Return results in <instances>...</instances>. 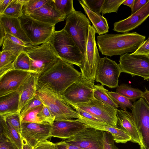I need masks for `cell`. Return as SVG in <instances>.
<instances>
[{
    "instance_id": "34",
    "label": "cell",
    "mask_w": 149,
    "mask_h": 149,
    "mask_svg": "<svg viewBox=\"0 0 149 149\" xmlns=\"http://www.w3.org/2000/svg\"><path fill=\"white\" fill-rule=\"evenodd\" d=\"M43 105L35 108L28 112L21 120V123H32L47 124L42 121L38 116Z\"/></svg>"
},
{
    "instance_id": "33",
    "label": "cell",
    "mask_w": 149,
    "mask_h": 149,
    "mask_svg": "<svg viewBox=\"0 0 149 149\" xmlns=\"http://www.w3.org/2000/svg\"><path fill=\"white\" fill-rule=\"evenodd\" d=\"M49 0H26L22 9L23 13L29 15L46 4Z\"/></svg>"
},
{
    "instance_id": "24",
    "label": "cell",
    "mask_w": 149,
    "mask_h": 149,
    "mask_svg": "<svg viewBox=\"0 0 149 149\" xmlns=\"http://www.w3.org/2000/svg\"><path fill=\"white\" fill-rule=\"evenodd\" d=\"M19 100L18 91L0 97V116L18 113Z\"/></svg>"
},
{
    "instance_id": "5",
    "label": "cell",
    "mask_w": 149,
    "mask_h": 149,
    "mask_svg": "<svg viewBox=\"0 0 149 149\" xmlns=\"http://www.w3.org/2000/svg\"><path fill=\"white\" fill-rule=\"evenodd\" d=\"M25 51L30 61V71L40 74L55 64L60 59L48 41L41 45L27 48Z\"/></svg>"
},
{
    "instance_id": "21",
    "label": "cell",
    "mask_w": 149,
    "mask_h": 149,
    "mask_svg": "<svg viewBox=\"0 0 149 149\" xmlns=\"http://www.w3.org/2000/svg\"><path fill=\"white\" fill-rule=\"evenodd\" d=\"M117 126L127 132L131 137V141L141 145V139L135 124L132 113L117 109Z\"/></svg>"
},
{
    "instance_id": "1",
    "label": "cell",
    "mask_w": 149,
    "mask_h": 149,
    "mask_svg": "<svg viewBox=\"0 0 149 149\" xmlns=\"http://www.w3.org/2000/svg\"><path fill=\"white\" fill-rule=\"evenodd\" d=\"M81 77V73L73 65L60 59L38 75V83L59 96Z\"/></svg>"
},
{
    "instance_id": "13",
    "label": "cell",
    "mask_w": 149,
    "mask_h": 149,
    "mask_svg": "<svg viewBox=\"0 0 149 149\" xmlns=\"http://www.w3.org/2000/svg\"><path fill=\"white\" fill-rule=\"evenodd\" d=\"M121 71L119 64L107 57L100 58L97 68L95 80L112 88H117Z\"/></svg>"
},
{
    "instance_id": "41",
    "label": "cell",
    "mask_w": 149,
    "mask_h": 149,
    "mask_svg": "<svg viewBox=\"0 0 149 149\" xmlns=\"http://www.w3.org/2000/svg\"><path fill=\"white\" fill-rule=\"evenodd\" d=\"M42 105L43 103L36 96L21 110L20 113L21 120L28 112L35 108Z\"/></svg>"
},
{
    "instance_id": "29",
    "label": "cell",
    "mask_w": 149,
    "mask_h": 149,
    "mask_svg": "<svg viewBox=\"0 0 149 149\" xmlns=\"http://www.w3.org/2000/svg\"><path fill=\"white\" fill-rule=\"evenodd\" d=\"M108 91V90L105 88L102 85L98 84L93 85L94 98L117 109L119 107L109 96Z\"/></svg>"
},
{
    "instance_id": "42",
    "label": "cell",
    "mask_w": 149,
    "mask_h": 149,
    "mask_svg": "<svg viewBox=\"0 0 149 149\" xmlns=\"http://www.w3.org/2000/svg\"><path fill=\"white\" fill-rule=\"evenodd\" d=\"M103 142L104 149H119L111 134L108 132L103 131Z\"/></svg>"
},
{
    "instance_id": "30",
    "label": "cell",
    "mask_w": 149,
    "mask_h": 149,
    "mask_svg": "<svg viewBox=\"0 0 149 149\" xmlns=\"http://www.w3.org/2000/svg\"><path fill=\"white\" fill-rule=\"evenodd\" d=\"M25 1L13 0L1 15L19 18L23 15L22 9Z\"/></svg>"
},
{
    "instance_id": "23",
    "label": "cell",
    "mask_w": 149,
    "mask_h": 149,
    "mask_svg": "<svg viewBox=\"0 0 149 149\" xmlns=\"http://www.w3.org/2000/svg\"><path fill=\"white\" fill-rule=\"evenodd\" d=\"M0 24L3 27L6 33L26 43L33 45L24 30L18 18L0 15Z\"/></svg>"
},
{
    "instance_id": "6",
    "label": "cell",
    "mask_w": 149,
    "mask_h": 149,
    "mask_svg": "<svg viewBox=\"0 0 149 149\" xmlns=\"http://www.w3.org/2000/svg\"><path fill=\"white\" fill-rule=\"evenodd\" d=\"M63 29L71 36L84 55L88 41L89 20L81 11L74 10L66 19Z\"/></svg>"
},
{
    "instance_id": "35",
    "label": "cell",
    "mask_w": 149,
    "mask_h": 149,
    "mask_svg": "<svg viewBox=\"0 0 149 149\" xmlns=\"http://www.w3.org/2000/svg\"><path fill=\"white\" fill-rule=\"evenodd\" d=\"M125 0H104L102 9V15L113 12L117 13L119 7Z\"/></svg>"
},
{
    "instance_id": "14",
    "label": "cell",
    "mask_w": 149,
    "mask_h": 149,
    "mask_svg": "<svg viewBox=\"0 0 149 149\" xmlns=\"http://www.w3.org/2000/svg\"><path fill=\"white\" fill-rule=\"evenodd\" d=\"M103 131L87 127L65 141L84 149H104Z\"/></svg>"
},
{
    "instance_id": "12",
    "label": "cell",
    "mask_w": 149,
    "mask_h": 149,
    "mask_svg": "<svg viewBox=\"0 0 149 149\" xmlns=\"http://www.w3.org/2000/svg\"><path fill=\"white\" fill-rule=\"evenodd\" d=\"M133 104L132 113L141 137L140 149H149V106L142 97Z\"/></svg>"
},
{
    "instance_id": "49",
    "label": "cell",
    "mask_w": 149,
    "mask_h": 149,
    "mask_svg": "<svg viewBox=\"0 0 149 149\" xmlns=\"http://www.w3.org/2000/svg\"><path fill=\"white\" fill-rule=\"evenodd\" d=\"M6 32L3 26L0 24V46L2 45L3 41L6 36Z\"/></svg>"
},
{
    "instance_id": "11",
    "label": "cell",
    "mask_w": 149,
    "mask_h": 149,
    "mask_svg": "<svg viewBox=\"0 0 149 149\" xmlns=\"http://www.w3.org/2000/svg\"><path fill=\"white\" fill-rule=\"evenodd\" d=\"M95 81L81 77L70 86L60 97L64 102L74 104L88 102L94 98Z\"/></svg>"
},
{
    "instance_id": "15",
    "label": "cell",
    "mask_w": 149,
    "mask_h": 149,
    "mask_svg": "<svg viewBox=\"0 0 149 149\" xmlns=\"http://www.w3.org/2000/svg\"><path fill=\"white\" fill-rule=\"evenodd\" d=\"M21 135L33 147L38 143L52 137L51 125L32 123H21Z\"/></svg>"
},
{
    "instance_id": "3",
    "label": "cell",
    "mask_w": 149,
    "mask_h": 149,
    "mask_svg": "<svg viewBox=\"0 0 149 149\" xmlns=\"http://www.w3.org/2000/svg\"><path fill=\"white\" fill-rule=\"evenodd\" d=\"M48 41L60 59L79 67L82 65L83 54L71 36L63 28L55 31Z\"/></svg>"
},
{
    "instance_id": "51",
    "label": "cell",
    "mask_w": 149,
    "mask_h": 149,
    "mask_svg": "<svg viewBox=\"0 0 149 149\" xmlns=\"http://www.w3.org/2000/svg\"><path fill=\"white\" fill-rule=\"evenodd\" d=\"M149 106V90L145 88V91H144L142 97Z\"/></svg>"
},
{
    "instance_id": "39",
    "label": "cell",
    "mask_w": 149,
    "mask_h": 149,
    "mask_svg": "<svg viewBox=\"0 0 149 149\" xmlns=\"http://www.w3.org/2000/svg\"><path fill=\"white\" fill-rule=\"evenodd\" d=\"M38 116L41 120L47 124L51 125L55 120L54 115L52 113L48 108L43 104V107L38 114Z\"/></svg>"
},
{
    "instance_id": "10",
    "label": "cell",
    "mask_w": 149,
    "mask_h": 149,
    "mask_svg": "<svg viewBox=\"0 0 149 149\" xmlns=\"http://www.w3.org/2000/svg\"><path fill=\"white\" fill-rule=\"evenodd\" d=\"M119 65L121 72L149 79V55L126 53L120 57Z\"/></svg>"
},
{
    "instance_id": "2",
    "label": "cell",
    "mask_w": 149,
    "mask_h": 149,
    "mask_svg": "<svg viewBox=\"0 0 149 149\" xmlns=\"http://www.w3.org/2000/svg\"><path fill=\"white\" fill-rule=\"evenodd\" d=\"M146 37L136 32L106 34L97 37V43L102 55L111 56L135 52Z\"/></svg>"
},
{
    "instance_id": "20",
    "label": "cell",
    "mask_w": 149,
    "mask_h": 149,
    "mask_svg": "<svg viewBox=\"0 0 149 149\" xmlns=\"http://www.w3.org/2000/svg\"><path fill=\"white\" fill-rule=\"evenodd\" d=\"M149 16V1L142 8L127 18L114 24L113 30L126 33L140 25Z\"/></svg>"
},
{
    "instance_id": "32",
    "label": "cell",
    "mask_w": 149,
    "mask_h": 149,
    "mask_svg": "<svg viewBox=\"0 0 149 149\" xmlns=\"http://www.w3.org/2000/svg\"><path fill=\"white\" fill-rule=\"evenodd\" d=\"M108 93L114 103L123 110L126 111L127 108L132 110L133 104L127 98L116 92L108 91Z\"/></svg>"
},
{
    "instance_id": "37",
    "label": "cell",
    "mask_w": 149,
    "mask_h": 149,
    "mask_svg": "<svg viewBox=\"0 0 149 149\" xmlns=\"http://www.w3.org/2000/svg\"><path fill=\"white\" fill-rule=\"evenodd\" d=\"M1 51H13L18 54L29 48L22 46L11 40L6 36L3 41Z\"/></svg>"
},
{
    "instance_id": "48",
    "label": "cell",
    "mask_w": 149,
    "mask_h": 149,
    "mask_svg": "<svg viewBox=\"0 0 149 149\" xmlns=\"http://www.w3.org/2000/svg\"><path fill=\"white\" fill-rule=\"evenodd\" d=\"M13 0H0V15H1Z\"/></svg>"
},
{
    "instance_id": "27",
    "label": "cell",
    "mask_w": 149,
    "mask_h": 149,
    "mask_svg": "<svg viewBox=\"0 0 149 149\" xmlns=\"http://www.w3.org/2000/svg\"><path fill=\"white\" fill-rule=\"evenodd\" d=\"M18 54L10 51H1L0 57V77L14 70L13 64Z\"/></svg>"
},
{
    "instance_id": "40",
    "label": "cell",
    "mask_w": 149,
    "mask_h": 149,
    "mask_svg": "<svg viewBox=\"0 0 149 149\" xmlns=\"http://www.w3.org/2000/svg\"><path fill=\"white\" fill-rule=\"evenodd\" d=\"M1 116L21 134L22 123L19 113H17Z\"/></svg>"
},
{
    "instance_id": "22",
    "label": "cell",
    "mask_w": 149,
    "mask_h": 149,
    "mask_svg": "<svg viewBox=\"0 0 149 149\" xmlns=\"http://www.w3.org/2000/svg\"><path fill=\"white\" fill-rule=\"evenodd\" d=\"M38 74L31 73L19 88L20 100L18 113L37 96Z\"/></svg>"
},
{
    "instance_id": "18",
    "label": "cell",
    "mask_w": 149,
    "mask_h": 149,
    "mask_svg": "<svg viewBox=\"0 0 149 149\" xmlns=\"http://www.w3.org/2000/svg\"><path fill=\"white\" fill-rule=\"evenodd\" d=\"M28 15L36 20L54 26L58 23L63 21L67 17L58 10L53 0H49L45 5Z\"/></svg>"
},
{
    "instance_id": "50",
    "label": "cell",
    "mask_w": 149,
    "mask_h": 149,
    "mask_svg": "<svg viewBox=\"0 0 149 149\" xmlns=\"http://www.w3.org/2000/svg\"><path fill=\"white\" fill-rule=\"evenodd\" d=\"M22 149H33V147L29 144L26 141L22 136Z\"/></svg>"
},
{
    "instance_id": "19",
    "label": "cell",
    "mask_w": 149,
    "mask_h": 149,
    "mask_svg": "<svg viewBox=\"0 0 149 149\" xmlns=\"http://www.w3.org/2000/svg\"><path fill=\"white\" fill-rule=\"evenodd\" d=\"M78 119L85 124L88 127L93 128L103 131L110 133L116 143H126L131 140V136L120 127H113L100 120L90 119L80 115Z\"/></svg>"
},
{
    "instance_id": "52",
    "label": "cell",
    "mask_w": 149,
    "mask_h": 149,
    "mask_svg": "<svg viewBox=\"0 0 149 149\" xmlns=\"http://www.w3.org/2000/svg\"><path fill=\"white\" fill-rule=\"evenodd\" d=\"M134 0H125L122 4L127 6L132 9L134 5Z\"/></svg>"
},
{
    "instance_id": "46",
    "label": "cell",
    "mask_w": 149,
    "mask_h": 149,
    "mask_svg": "<svg viewBox=\"0 0 149 149\" xmlns=\"http://www.w3.org/2000/svg\"><path fill=\"white\" fill-rule=\"evenodd\" d=\"M57 149H84L67 143L65 140L55 143Z\"/></svg>"
},
{
    "instance_id": "47",
    "label": "cell",
    "mask_w": 149,
    "mask_h": 149,
    "mask_svg": "<svg viewBox=\"0 0 149 149\" xmlns=\"http://www.w3.org/2000/svg\"><path fill=\"white\" fill-rule=\"evenodd\" d=\"M149 1V0H134L131 15L136 12L143 7Z\"/></svg>"
},
{
    "instance_id": "53",
    "label": "cell",
    "mask_w": 149,
    "mask_h": 149,
    "mask_svg": "<svg viewBox=\"0 0 149 149\" xmlns=\"http://www.w3.org/2000/svg\"><path fill=\"white\" fill-rule=\"evenodd\" d=\"M55 149H57V148L55 147Z\"/></svg>"
},
{
    "instance_id": "17",
    "label": "cell",
    "mask_w": 149,
    "mask_h": 149,
    "mask_svg": "<svg viewBox=\"0 0 149 149\" xmlns=\"http://www.w3.org/2000/svg\"><path fill=\"white\" fill-rule=\"evenodd\" d=\"M31 73L13 70L0 77V97L18 91Z\"/></svg>"
},
{
    "instance_id": "31",
    "label": "cell",
    "mask_w": 149,
    "mask_h": 149,
    "mask_svg": "<svg viewBox=\"0 0 149 149\" xmlns=\"http://www.w3.org/2000/svg\"><path fill=\"white\" fill-rule=\"evenodd\" d=\"M13 67L14 70L31 72L30 58L25 51L21 52L17 56L14 62Z\"/></svg>"
},
{
    "instance_id": "25",
    "label": "cell",
    "mask_w": 149,
    "mask_h": 149,
    "mask_svg": "<svg viewBox=\"0 0 149 149\" xmlns=\"http://www.w3.org/2000/svg\"><path fill=\"white\" fill-rule=\"evenodd\" d=\"M78 1L83 8L89 19L92 23V26L96 33L99 35L107 33L109 31V26L106 18L100 14H98L88 9L80 0Z\"/></svg>"
},
{
    "instance_id": "16",
    "label": "cell",
    "mask_w": 149,
    "mask_h": 149,
    "mask_svg": "<svg viewBox=\"0 0 149 149\" xmlns=\"http://www.w3.org/2000/svg\"><path fill=\"white\" fill-rule=\"evenodd\" d=\"M52 137L66 140L72 138L81 131L88 127L78 119H55L51 125Z\"/></svg>"
},
{
    "instance_id": "9",
    "label": "cell",
    "mask_w": 149,
    "mask_h": 149,
    "mask_svg": "<svg viewBox=\"0 0 149 149\" xmlns=\"http://www.w3.org/2000/svg\"><path fill=\"white\" fill-rule=\"evenodd\" d=\"M64 102L72 108H77L88 113L101 121L113 127L117 126L116 115L117 109L95 98L88 102L84 103L74 104Z\"/></svg>"
},
{
    "instance_id": "26",
    "label": "cell",
    "mask_w": 149,
    "mask_h": 149,
    "mask_svg": "<svg viewBox=\"0 0 149 149\" xmlns=\"http://www.w3.org/2000/svg\"><path fill=\"white\" fill-rule=\"evenodd\" d=\"M0 132L14 144L18 149H22L21 134L3 117L0 116Z\"/></svg>"
},
{
    "instance_id": "43",
    "label": "cell",
    "mask_w": 149,
    "mask_h": 149,
    "mask_svg": "<svg viewBox=\"0 0 149 149\" xmlns=\"http://www.w3.org/2000/svg\"><path fill=\"white\" fill-rule=\"evenodd\" d=\"M0 149H18L16 146L2 133L0 134Z\"/></svg>"
},
{
    "instance_id": "8",
    "label": "cell",
    "mask_w": 149,
    "mask_h": 149,
    "mask_svg": "<svg viewBox=\"0 0 149 149\" xmlns=\"http://www.w3.org/2000/svg\"><path fill=\"white\" fill-rule=\"evenodd\" d=\"M96 33L93 26L91 25H89L86 50L82 64L79 67L82 77L94 81L97 68L101 58L95 39Z\"/></svg>"
},
{
    "instance_id": "36",
    "label": "cell",
    "mask_w": 149,
    "mask_h": 149,
    "mask_svg": "<svg viewBox=\"0 0 149 149\" xmlns=\"http://www.w3.org/2000/svg\"><path fill=\"white\" fill-rule=\"evenodd\" d=\"M58 10L67 16L74 9L73 0H53Z\"/></svg>"
},
{
    "instance_id": "44",
    "label": "cell",
    "mask_w": 149,
    "mask_h": 149,
    "mask_svg": "<svg viewBox=\"0 0 149 149\" xmlns=\"http://www.w3.org/2000/svg\"><path fill=\"white\" fill-rule=\"evenodd\" d=\"M134 54H142L149 55V37L145 40L134 52Z\"/></svg>"
},
{
    "instance_id": "28",
    "label": "cell",
    "mask_w": 149,
    "mask_h": 149,
    "mask_svg": "<svg viewBox=\"0 0 149 149\" xmlns=\"http://www.w3.org/2000/svg\"><path fill=\"white\" fill-rule=\"evenodd\" d=\"M116 92L134 102L137 99L142 97L143 92L127 84H123L117 88Z\"/></svg>"
},
{
    "instance_id": "7",
    "label": "cell",
    "mask_w": 149,
    "mask_h": 149,
    "mask_svg": "<svg viewBox=\"0 0 149 149\" xmlns=\"http://www.w3.org/2000/svg\"><path fill=\"white\" fill-rule=\"evenodd\" d=\"M27 37L34 46L48 41L55 31V26L41 22L23 14L18 18Z\"/></svg>"
},
{
    "instance_id": "4",
    "label": "cell",
    "mask_w": 149,
    "mask_h": 149,
    "mask_svg": "<svg viewBox=\"0 0 149 149\" xmlns=\"http://www.w3.org/2000/svg\"><path fill=\"white\" fill-rule=\"evenodd\" d=\"M37 96L54 115L55 119L69 120L80 117L79 113L66 104L60 96L38 83Z\"/></svg>"
},
{
    "instance_id": "38",
    "label": "cell",
    "mask_w": 149,
    "mask_h": 149,
    "mask_svg": "<svg viewBox=\"0 0 149 149\" xmlns=\"http://www.w3.org/2000/svg\"><path fill=\"white\" fill-rule=\"evenodd\" d=\"M104 0H81L80 1L88 9L98 14H100Z\"/></svg>"
},
{
    "instance_id": "45",
    "label": "cell",
    "mask_w": 149,
    "mask_h": 149,
    "mask_svg": "<svg viewBox=\"0 0 149 149\" xmlns=\"http://www.w3.org/2000/svg\"><path fill=\"white\" fill-rule=\"evenodd\" d=\"M33 149H55V143L46 140L38 143Z\"/></svg>"
}]
</instances>
